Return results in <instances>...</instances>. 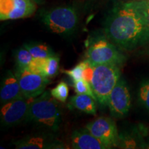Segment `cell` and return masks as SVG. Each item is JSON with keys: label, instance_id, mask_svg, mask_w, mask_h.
Instances as JSON below:
<instances>
[{"label": "cell", "instance_id": "21", "mask_svg": "<svg viewBox=\"0 0 149 149\" xmlns=\"http://www.w3.org/2000/svg\"><path fill=\"white\" fill-rule=\"evenodd\" d=\"M46 58H33L27 68H26L30 71L42 74L43 68Z\"/></svg>", "mask_w": 149, "mask_h": 149}, {"label": "cell", "instance_id": "17", "mask_svg": "<svg viewBox=\"0 0 149 149\" xmlns=\"http://www.w3.org/2000/svg\"><path fill=\"white\" fill-rule=\"evenodd\" d=\"M59 68V58L55 55H52L45 59L42 74L48 78L53 77L57 74Z\"/></svg>", "mask_w": 149, "mask_h": 149}, {"label": "cell", "instance_id": "7", "mask_svg": "<svg viewBox=\"0 0 149 149\" xmlns=\"http://www.w3.org/2000/svg\"><path fill=\"white\" fill-rule=\"evenodd\" d=\"M34 99L23 96L3 104L0 114L2 125L13 126L28 119L30 107Z\"/></svg>", "mask_w": 149, "mask_h": 149}, {"label": "cell", "instance_id": "3", "mask_svg": "<svg viewBox=\"0 0 149 149\" xmlns=\"http://www.w3.org/2000/svg\"><path fill=\"white\" fill-rule=\"evenodd\" d=\"M120 67L109 64L93 66L90 84L97 100L102 105H108L110 94L121 78Z\"/></svg>", "mask_w": 149, "mask_h": 149}, {"label": "cell", "instance_id": "11", "mask_svg": "<svg viewBox=\"0 0 149 149\" xmlns=\"http://www.w3.org/2000/svg\"><path fill=\"white\" fill-rule=\"evenodd\" d=\"M71 145L75 149H107L103 143L93 135L88 130L81 129L73 131Z\"/></svg>", "mask_w": 149, "mask_h": 149}, {"label": "cell", "instance_id": "14", "mask_svg": "<svg viewBox=\"0 0 149 149\" xmlns=\"http://www.w3.org/2000/svg\"><path fill=\"white\" fill-rule=\"evenodd\" d=\"M14 7L6 20L18 19L32 16L37 8V3L32 0H14Z\"/></svg>", "mask_w": 149, "mask_h": 149}, {"label": "cell", "instance_id": "24", "mask_svg": "<svg viewBox=\"0 0 149 149\" xmlns=\"http://www.w3.org/2000/svg\"><path fill=\"white\" fill-rule=\"evenodd\" d=\"M32 1H34V2L35 3H37V4H40V5H42L45 2V0H32Z\"/></svg>", "mask_w": 149, "mask_h": 149}, {"label": "cell", "instance_id": "5", "mask_svg": "<svg viewBox=\"0 0 149 149\" xmlns=\"http://www.w3.org/2000/svg\"><path fill=\"white\" fill-rule=\"evenodd\" d=\"M85 57V60L93 66L109 64L121 66L126 61L125 55L115 44L105 39H100L93 42L87 49Z\"/></svg>", "mask_w": 149, "mask_h": 149}, {"label": "cell", "instance_id": "15", "mask_svg": "<svg viewBox=\"0 0 149 149\" xmlns=\"http://www.w3.org/2000/svg\"><path fill=\"white\" fill-rule=\"evenodd\" d=\"M24 46L29 50L33 58H47L55 55L51 48L43 43L28 42Z\"/></svg>", "mask_w": 149, "mask_h": 149}, {"label": "cell", "instance_id": "16", "mask_svg": "<svg viewBox=\"0 0 149 149\" xmlns=\"http://www.w3.org/2000/svg\"><path fill=\"white\" fill-rule=\"evenodd\" d=\"M33 57L29 50L24 46L18 48L15 52V61L17 68H26L31 64Z\"/></svg>", "mask_w": 149, "mask_h": 149}, {"label": "cell", "instance_id": "23", "mask_svg": "<svg viewBox=\"0 0 149 149\" xmlns=\"http://www.w3.org/2000/svg\"><path fill=\"white\" fill-rule=\"evenodd\" d=\"M139 97L143 105L149 110V82L146 83L141 87Z\"/></svg>", "mask_w": 149, "mask_h": 149}, {"label": "cell", "instance_id": "9", "mask_svg": "<svg viewBox=\"0 0 149 149\" xmlns=\"http://www.w3.org/2000/svg\"><path fill=\"white\" fill-rule=\"evenodd\" d=\"M131 104L130 95L127 84L120 78L111 91L108 100V106L113 116L122 117L129 111Z\"/></svg>", "mask_w": 149, "mask_h": 149}, {"label": "cell", "instance_id": "2", "mask_svg": "<svg viewBox=\"0 0 149 149\" xmlns=\"http://www.w3.org/2000/svg\"><path fill=\"white\" fill-rule=\"evenodd\" d=\"M28 120L48 130L56 131L59 129L60 111L51 93L44 91L34 99L30 107Z\"/></svg>", "mask_w": 149, "mask_h": 149}, {"label": "cell", "instance_id": "8", "mask_svg": "<svg viewBox=\"0 0 149 149\" xmlns=\"http://www.w3.org/2000/svg\"><path fill=\"white\" fill-rule=\"evenodd\" d=\"M15 76L24 97L36 98L45 91V88L51 82L49 78L39 73L30 71L26 68H17Z\"/></svg>", "mask_w": 149, "mask_h": 149}, {"label": "cell", "instance_id": "13", "mask_svg": "<svg viewBox=\"0 0 149 149\" xmlns=\"http://www.w3.org/2000/svg\"><path fill=\"white\" fill-rule=\"evenodd\" d=\"M68 107L70 109H77L87 114L95 115L97 107L95 100L88 95L77 94L71 97Z\"/></svg>", "mask_w": 149, "mask_h": 149}, {"label": "cell", "instance_id": "6", "mask_svg": "<svg viewBox=\"0 0 149 149\" xmlns=\"http://www.w3.org/2000/svg\"><path fill=\"white\" fill-rule=\"evenodd\" d=\"M85 128L101 141L107 148L119 146L120 139L116 124L112 119L100 117L89 122Z\"/></svg>", "mask_w": 149, "mask_h": 149}, {"label": "cell", "instance_id": "10", "mask_svg": "<svg viewBox=\"0 0 149 149\" xmlns=\"http://www.w3.org/2000/svg\"><path fill=\"white\" fill-rule=\"evenodd\" d=\"M19 84L15 74L8 70L1 83L0 90L1 104H6L13 100L23 97Z\"/></svg>", "mask_w": 149, "mask_h": 149}, {"label": "cell", "instance_id": "4", "mask_svg": "<svg viewBox=\"0 0 149 149\" xmlns=\"http://www.w3.org/2000/svg\"><path fill=\"white\" fill-rule=\"evenodd\" d=\"M42 21L51 32L70 35L78 23L77 11L71 6H59L43 13Z\"/></svg>", "mask_w": 149, "mask_h": 149}, {"label": "cell", "instance_id": "19", "mask_svg": "<svg viewBox=\"0 0 149 149\" xmlns=\"http://www.w3.org/2000/svg\"><path fill=\"white\" fill-rule=\"evenodd\" d=\"M68 86L66 83L64 81H61L57 84L55 88L51 90V95L53 98H55L57 101L66 102L68 96Z\"/></svg>", "mask_w": 149, "mask_h": 149}, {"label": "cell", "instance_id": "20", "mask_svg": "<svg viewBox=\"0 0 149 149\" xmlns=\"http://www.w3.org/2000/svg\"><path fill=\"white\" fill-rule=\"evenodd\" d=\"M74 91L77 94H84L90 95L97 100V99L95 96L94 93H93L92 87H91V84L88 81L84 79H81L78 81H76L74 82Z\"/></svg>", "mask_w": 149, "mask_h": 149}, {"label": "cell", "instance_id": "1", "mask_svg": "<svg viewBox=\"0 0 149 149\" xmlns=\"http://www.w3.org/2000/svg\"><path fill=\"white\" fill-rule=\"evenodd\" d=\"M104 32L111 42L126 51L149 42V26L134 0L113 7L106 20Z\"/></svg>", "mask_w": 149, "mask_h": 149}, {"label": "cell", "instance_id": "12", "mask_svg": "<svg viewBox=\"0 0 149 149\" xmlns=\"http://www.w3.org/2000/svg\"><path fill=\"white\" fill-rule=\"evenodd\" d=\"M17 149H42L55 148V141L47 136L43 135H29L24 137L15 143Z\"/></svg>", "mask_w": 149, "mask_h": 149}, {"label": "cell", "instance_id": "18", "mask_svg": "<svg viewBox=\"0 0 149 149\" xmlns=\"http://www.w3.org/2000/svg\"><path fill=\"white\" fill-rule=\"evenodd\" d=\"M90 64L88 61L86 60H84V61H81L78 64L77 66H75L74 68L70 70H64L62 72L65 73L67 75H68L71 78L72 81H76L78 80L83 79L84 77V73L85 70L86 69Z\"/></svg>", "mask_w": 149, "mask_h": 149}, {"label": "cell", "instance_id": "22", "mask_svg": "<svg viewBox=\"0 0 149 149\" xmlns=\"http://www.w3.org/2000/svg\"><path fill=\"white\" fill-rule=\"evenodd\" d=\"M136 6L149 26V0H134Z\"/></svg>", "mask_w": 149, "mask_h": 149}]
</instances>
